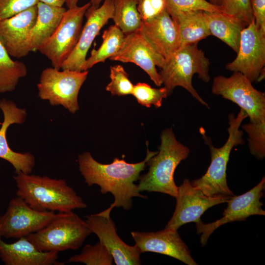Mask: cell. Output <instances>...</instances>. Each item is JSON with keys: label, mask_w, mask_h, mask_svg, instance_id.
<instances>
[{"label": "cell", "mask_w": 265, "mask_h": 265, "mask_svg": "<svg viewBox=\"0 0 265 265\" xmlns=\"http://www.w3.org/2000/svg\"><path fill=\"white\" fill-rule=\"evenodd\" d=\"M157 153L147 149L145 159L135 163L115 158L111 163L103 164L96 160L89 152L79 156V170L87 186L98 185L101 193H110L114 197V202L102 212L110 214L114 207L129 210L132 208L133 198H147L140 193L134 183L145 169L148 160Z\"/></svg>", "instance_id": "6da1fadb"}, {"label": "cell", "mask_w": 265, "mask_h": 265, "mask_svg": "<svg viewBox=\"0 0 265 265\" xmlns=\"http://www.w3.org/2000/svg\"><path fill=\"white\" fill-rule=\"evenodd\" d=\"M17 196L39 211L64 212L85 209L87 204L63 179L22 172L13 176Z\"/></svg>", "instance_id": "7a4b0ae2"}, {"label": "cell", "mask_w": 265, "mask_h": 265, "mask_svg": "<svg viewBox=\"0 0 265 265\" xmlns=\"http://www.w3.org/2000/svg\"><path fill=\"white\" fill-rule=\"evenodd\" d=\"M159 149L148 160V171L139 177L138 189L140 192H160L175 197L178 186L174 182V172L180 163L188 157L189 149L177 140L169 128L161 132Z\"/></svg>", "instance_id": "3957f363"}, {"label": "cell", "mask_w": 265, "mask_h": 265, "mask_svg": "<svg viewBox=\"0 0 265 265\" xmlns=\"http://www.w3.org/2000/svg\"><path fill=\"white\" fill-rule=\"evenodd\" d=\"M247 117V114L241 109L236 117L233 113L229 115L228 138L220 148L215 147L211 138L205 135L202 129L200 130L204 140L209 147L211 161L206 173L201 178L191 181L190 183L205 195L208 196H232L234 195L227 183V166L233 148L244 143L242 138L243 132L239 127L242 121Z\"/></svg>", "instance_id": "277c9868"}, {"label": "cell", "mask_w": 265, "mask_h": 265, "mask_svg": "<svg viewBox=\"0 0 265 265\" xmlns=\"http://www.w3.org/2000/svg\"><path fill=\"white\" fill-rule=\"evenodd\" d=\"M210 62L205 53L198 48L197 43L179 48L165 60L159 73L162 83L169 95L177 86L186 89L202 105H209L201 97L193 87V76L197 74L205 82L210 80Z\"/></svg>", "instance_id": "5b68a950"}, {"label": "cell", "mask_w": 265, "mask_h": 265, "mask_svg": "<svg viewBox=\"0 0 265 265\" xmlns=\"http://www.w3.org/2000/svg\"><path fill=\"white\" fill-rule=\"evenodd\" d=\"M91 233L85 220L70 211L55 213L44 227L26 238L41 251L58 253L78 249Z\"/></svg>", "instance_id": "8992f818"}, {"label": "cell", "mask_w": 265, "mask_h": 265, "mask_svg": "<svg viewBox=\"0 0 265 265\" xmlns=\"http://www.w3.org/2000/svg\"><path fill=\"white\" fill-rule=\"evenodd\" d=\"M88 70L78 71L47 68L41 74L37 84L39 97L52 106H62L75 113L79 108L80 90L86 80Z\"/></svg>", "instance_id": "52a82bcc"}, {"label": "cell", "mask_w": 265, "mask_h": 265, "mask_svg": "<svg viewBox=\"0 0 265 265\" xmlns=\"http://www.w3.org/2000/svg\"><path fill=\"white\" fill-rule=\"evenodd\" d=\"M252 83L242 73L234 72L229 77H215L211 91L238 105L250 121L259 122L265 120V94L255 89Z\"/></svg>", "instance_id": "ba28073f"}, {"label": "cell", "mask_w": 265, "mask_h": 265, "mask_svg": "<svg viewBox=\"0 0 265 265\" xmlns=\"http://www.w3.org/2000/svg\"><path fill=\"white\" fill-rule=\"evenodd\" d=\"M90 5V1L66 10L53 34L38 51L51 61L53 67L60 70L76 47L83 27V17Z\"/></svg>", "instance_id": "9c48e42d"}, {"label": "cell", "mask_w": 265, "mask_h": 265, "mask_svg": "<svg viewBox=\"0 0 265 265\" xmlns=\"http://www.w3.org/2000/svg\"><path fill=\"white\" fill-rule=\"evenodd\" d=\"M265 177L248 191L238 196H232L226 203L227 207L223 212V216L212 223L204 224L202 221L196 223L197 233L201 234L200 243L204 246L211 235L219 226L227 223L245 220L251 215H265L261 198L264 195Z\"/></svg>", "instance_id": "30bf717a"}, {"label": "cell", "mask_w": 265, "mask_h": 265, "mask_svg": "<svg viewBox=\"0 0 265 265\" xmlns=\"http://www.w3.org/2000/svg\"><path fill=\"white\" fill-rule=\"evenodd\" d=\"M55 215L51 211H39L16 196L0 215V236L6 238L26 237L44 227Z\"/></svg>", "instance_id": "8fae6325"}, {"label": "cell", "mask_w": 265, "mask_h": 265, "mask_svg": "<svg viewBox=\"0 0 265 265\" xmlns=\"http://www.w3.org/2000/svg\"><path fill=\"white\" fill-rule=\"evenodd\" d=\"M232 196H208L193 187L188 179H184L178 186L176 205L174 212L165 229L177 230L186 223L201 221V215L211 207L226 203Z\"/></svg>", "instance_id": "7c38bea8"}, {"label": "cell", "mask_w": 265, "mask_h": 265, "mask_svg": "<svg viewBox=\"0 0 265 265\" xmlns=\"http://www.w3.org/2000/svg\"><path fill=\"white\" fill-rule=\"evenodd\" d=\"M265 66V34L252 22L245 27L240 35L237 56L227 64L226 69L239 72L251 82L257 81Z\"/></svg>", "instance_id": "4fadbf2b"}, {"label": "cell", "mask_w": 265, "mask_h": 265, "mask_svg": "<svg viewBox=\"0 0 265 265\" xmlns=\"http://www.w3.org/2000/svg\"><path fill=\"white\" fill-rule=\"evenodd\" d=\"M109 59L124 63L131 62L140 67L158 86L162 84L161 77L156 66L161 69L165 60L150 45L139 29L125 34L122 46Z\"/></svg>", "instance_id": "5bb4252c"}, {"label": "cell", "mask_w": 265, "mask_h": 265, "mask_svg": "<svg viewBox=\"0 0 265 265\" xmlns=\"http://www.w3.org/2000/svg\"><path fill=\"white\" fill-rule=\"evenodd\" d=\"M84 220L91 233L95 234L113 258L116 265H140L141 253L137 246L129 245L118 236L110 214L102 212L86 215Z\"/></svg>", "instance_id": "9a60e30c"}, {"label": "cell", "mask_w": 265, "mask_h": 265, "mask_svg": "<svg viewBox=\"0 0 265 265\" xmlns=\"http://www.w3.org/2000/svg\"><path fill=\"white\" fill-rule=\"evenodd\" d=\"M114 14L113 0H104L98 8L89 7L84 16L86 22L82 27L79 41L68 57L62 63L60 69L82 71L86 55L92 42L100 30L112 19Z\"/></svg>", "instance_id": "2e32d148"}, {"label": "cell", "mask_w": 265, "mask_h": 265, "mask_svg": "<svg viewBox=\"0 0 265 265\" xmlns=\"http://www.w3.org/2000/svg\"><path fill=\"white\" fill-rule=\"evenodd\" d=\"M37 14L36 5L10 18L0 20V42L10 56L20 58L30 52L29 37Z\"/></svg>", "instance_id": "e0dca14e"}, {"label": "cell", "mask_w": 265, "mask_h": 265, "mask_svg": "<svg viewBox=\"0 0 265 265\" xmlns=\"http://www.w3.org/2000/svg\"><path fill=\"white\" fill-rule=\"evenodd\" d=\"M131 236L140 252L168 256L188 265H197L177 230L165 229L157 232L132 231Z\"/></svg>", "instance_id": "ac0fdd59"}, {"label": "cell", "mask_w": 265, "mask_h": 265, "mask_svg": "<svg viewBox=\"0 0 265 265\" xmlns=\"http://www.w3.org/2000/svg\"><path fill=\"white\" fill-rule=\"evenodd\" d=\"M0 109L3 115V121L0 128V158L9 162L14 168L16 173L30 174L35 163L34 156L29 152L13 151L6 137L7 131L10 125L25 122L26 110L17 107L14 102L5 99L0 100Z\"/></svg>", "instance_id": "d6986e66"}, {"label": "cell", "mask_w": 265, "mask_h": 265, "mask_svg": "<svg viewBox=\"0 0 265 265\" xmlns=\"http://www.w3.org/2000/svg\"><path fill=\"white\" fill-rule=\"evenodd\" d=\"M139 30L153 48L165 60L179 48L178 26L167 9L152 20L141 22Z\"/></svg>", "instance_id": "ffe728a7"}, {"label": "cell", "mask_w": 265, "mask_h": 265, "mask_svg": "<svg viewBox=\"0 0 265 265\" xmlns=\"http://www.w3.org/2000/svg\"><path fill=\"white\" fill-rule=\"evenodd\" d=\"M57 252H43L26 238L8 243L0 236V258L6 265H62Z\"/></svg>", "instance_id": "44dd1931"}, {"label": "cell", "mask_w": 265, "mask_h": 265, "mask_svg": "<svg viewBox=\"0 0 265 265\" xmlns=\"http://www.w3.org/2000/svg\"><path fill=\"white\" fill-rule=\"evenodd\" d=\"M37 6V18L29 37L30 52L38 51L49 40L67 10L63 7L51 6L39 1Z\"/></svg>", "instance_id": "7402d4cb"}, {"label": "cell", "mask_w": 265, "mask_h": 265, "mask_svg": "<svg viewBox=\"0 0 265 265\" xmlns=\"http://www.w3.org/2000/svg\"><path fill=\"white\" fill-rule=\"evenodd\" d=\"M211 32L238 53L240 35L247 26L241 20L221 11H204Z\"/></svg>", "instance_id": "603a6c76"}, {"label": "cell", "mask_w": 265, "mask_h": 265, "mask_svg": "<svg viewBox=\"0 0 265 265\" xmlns=\"http://www.w3.org/2000/svg\"><path fill=\"white\" fill-rule=\"evenodd\" d=\"M173 20L177 24L179 27V48L198 43L200 40L211 35L204 10L183 12L179 14Z\"/></svg>", "instance_id": "cb8c5ba5"}, {"label": "cell", "mask_w": 265, "mask_h": 265, "mask_svg": "<svg viewBox=\"0 0 265 265\" xmlns=\"http://www.w3.org/2000/svg\"><path fill=\"white\" fill-rule=\"evenodd\" d=\"M124 37V33L115 24L104 30L101 45L97 50L91 52L90 56L84 63L82 71L88 70L96 64L104 62L114 55L120 49Z\"/></svg>", "instance_id": "d4e9b609"}, {"label": "cell", "mask_w": 265, "mask_h": 265, "mask_svg": "<svg viewBox=\"0 0 265 265\" xmlns=\"http://www.w3.org/2000/svg\"><path fill=\"white\" fill-rule=\"evenodd\" d=\"M26 74V64L12 60L0 42V93L13 91L19 80Z\"/></svg>", "instance_id": "484cf974"}, {"label": "cell", "mask_w": 265, "mask_h": 265, "mask_svg": "<svg viewBox=\"0 0 265 265\" xmlns=\"http://www.w3.org/2000/svg\"><path fill=\"white\" fill-rule=\"evenodd\" d=\"M112 20L125 34L140 28L141 21L137 8L136 0H113Z\"/></svg>", "instance_id": "4316f807"}, {"label": "cell", "mask_w": 265, "mask_h": 265, "mask_svg": "<svg viewBox=\"0 0 265 265\" xmlns=\"http://www.w3.org/2000/svg\"><path fill=\"white\" fill-rule=\"evenodd\" d=\"M68 262L86 265H112L114 260L105 246L99 241L93 245H85L80 254L70 257Z\"/></svg>", "instance_id": "83f0119b"}, {"label": "cell", "mask_w": 265, "mask_h": 265, "mask_svg": "<svg viewBox=\"0 0 265 265\" xmlns=\"http://www.w3.org/2000/svg\"><path fill=\"white\" fill-rule=\"evenodd\" d=\"M248 135V146L251 154L258 159L265 157V120L250 121L241 126Z\"/></svg>", "instance_id": "f1b7e54d"}, {"label": "cell", "mask_w": 265, "mask_h": 265, "mask_svg": "<svg viewBox=\"0 0 265 265\" xmlns=\"http://www.w3.org/2000/svg\"><path fill=\"white\" fill-rule=\"evenodd\" d=\"M132 95L142 106L150 107L154 105L156 108L160 107L163 99L168 96L164 87L160 88H153L144 82H138L133 85Z\"/></svg>", "instance_id": "f546056e"}, {"label": "cell", "mask_w": 265, "mask_h": 265, "mask_svg": "<svg viewBox=\"0 0 265 265\" xmlns=\"http://www.w3.org/2000/svg\"><path fill=\"white\" fill-rule=\"evenodd\" d=\"M165 2L167 10L173 19L180 13L192 10L222 12L220 6L206 0H165Z\"/></svg>", "instance_id": "4dcf8cb0"}, {"label": "cell", "mask_w": 265, "mask_h": 265, "mask_svg": "<svg viewBox=\"0 0 265 265\" xmlns=\"http://www.w3.org/2000/svg\"><path fill=\"white\" fill-rule=\"evenodd\" d=\"M110 82L106 90L112 95L119 96L132 94L133 85L129 79V75L123 67L116 65L110 67Z\"/></svg>", "instance_id": "1f68e13d"}, {"label": "cell", "mask_w": 265, "mask_h": 265, "mask_svg": "<svg viewBox=\"0 0 265 265\" xmlns=\"http://www.w3.org/2000/svg\"><path fill=\"white\" fill-rule=\"evenodd\" d=\"M222 12L238 18L247 26L254 21L251 0H221Z\"/></svg>", "instance_id": "d6a6232c"}, {"label": "cell", "mask_w": 265, "mask_h": 265, "mask_svg": "<svg viewBox=\"0 0 265 265\" xmlns=\"http://www.w3.org/2000/svg\"><path fill=\"white\" fill-rule=\"evenodd\" d=\"M137 8L141 22L152 20L165 9V0H136Z\"/></svg>", "instance_id": "836d02e7"}, {"label": "cell", "mask_w": 265, "mask_h": 265, "mask_svg": "<svg viewBox=\"0 0 265 265\" xmlns=\"http://www.w3.org/2000/svg\"><path fill=\"white\" fill-rule=\"evenodd\" d=\"M38 2L39 0H0V20L23 12Z\"/></svg>", "instance_id": "e575fe53"}, {"label": "cell", "mask_w": 265, "mask_h": 265, "mask_svg": "<svg viewBox=\"0 0 265 265\" xmlns=\"http://www.w3.org/2000/svg\"><path fill=\"white\" fill-rule=\"evenodd\" d=\"M251 5L255 24L265 34V0H251Z\"/></svg>", "instance_id": "d590c367"}, {"label": "cell", "mask_w": 265, "mask_h": 265, "mask_svg": "<svg viewBox=\"0 0 265 265\" xmlns=\"http://www.w3.org/2000/svg\"><path fill=\"white\" fill-rule=\"evenodd\" d=\"M66 1L67 0H39V2L56 7H63Z\"/></svg>", "instance_id": "8d00e7d4"}, {"label": "cell", "mask_w": 265, "mask_h": 265, "mask_svg": "<svg viewBox=\"0 0 265 265\" xmlns=\"http://www.w3.org/2000/svg\"><path fill=\"white\" fill-rule=\"evenodd\" d=\"M79 0H67L66 5L68 8H72L78 6Z\"/></svg>", "instance_id": "74e56055"}, {"label": "cell", "mask_w": 265, "mask_h": 265, "mask_svg": "<svg viewBox=\"0 0 265 265\" xmlns=\"http://www.w3.org/2000/svg\"><path fill=\"white\" fill-rule=\"evenodd\" d=\"M103 0H91L90 1L91 5L90 6V7L93 8H98Z\"/></svg>", "instance_id": "f35d334b"}, {"label": "cell", "mask_w": 265, "mask_h": 265, "mask_svg": "<svg viewBox=\"0 0 265 265\" xmlns=\"http://www.w3.org/2000/svg\"><path fill=\"white\" fill-rule=\"evenodd\" d=\"M209 2L212 4L220 6L221 4V0H209Z\"/></svg>", "instance_id": "ab89813d"}]
</instances>
